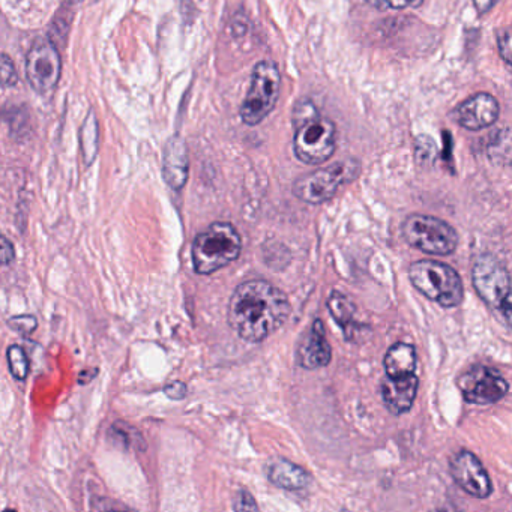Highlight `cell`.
I'll return each mask as SVG.
<instances>
[{"label":"cell","instance_id":"f1b7e54d","mask_svg":"<svg viewBox=\"0 0 512 512\" xmlns=\"http://www.w3.org/2000/svg\"><path fill=\"white\" fill-rule=\"evenodd\" d=\"M233 509H236V511H257L259 506H257L256 500L248 491L241 490L238 496L235 497Z\"/></svg>","mask_w":512,"mask_h":512},{"label":"cell","instance_id":"f546056e","mask_svg":"<svg viewBox=\"0 0 512 512\" xmlns=\"http://www.w3.org/2000/svg\"><path fill=\"white\" fill-rule=\"evenodd\" d=\"M164 392L172 400H182V398L187 397V385L182 382H173L164 388Z\"/></svg>","mask_w":512,"mask_h":512},{"label":"cell","instance_id":"4fadbf2b","mask_svg":"<svg viewBox=\"0 0 512 512\" xmlns=\"http://www.w3.org/2000/svg\"><path fill=\"white\" fill-rule=\"evenodd\" d=\"M418 386L419 380L415 373L400 377L386 376L380 391L389 412L397 416L409 412L418 395Z\"/></svg>","mask_w":512,"mask_h":512},{"label":"cell","instance_id":"44dd1931","mask_svg":"<svg viewBox=\"0 0 512 512\" xmlns=\"http://www.w3.org/2000/svg\"><path fill=\"white\" fill-rule=\"evenodd\" d=\"M7 358L11 374H13L17 380L28 379L31 364H29L28 355H26L23 347L16 346V344L8 347Z\"/></svg>","mask_w":512,"mask_h":512},{"label":"cell","instance_id":"ba28073f","mask_svg":"<svg viewBox=\"0 0 512 512\" xmlns=\"http://www.w3.org/2000/svg\"><path fill=\"white\" fill-rule=\"evenodd\" d=\"M295 128L293 151L299 161L319 166L334 155L337 137L334 122L317 115Z\"/></svg>","mask_w":512,"mask_h":512},{"label":"cell","instance_id":"7c38bea8","mask_svg":"<svg viewBox=\"0 0 512 512\" xmlns=\"http://www.w3.org/2000/svg\"><path fill=\"white\" fill-rule=\"evenodd\" d=\"M499 113L500 107L496 98L481 92L461 103L451 113V118L466 130L481 131L493 125L499 118Z\"/></svg>","mask_w":512,"mask_h":512},{"label":"cell","instance_id":"cb8c5ba5","mask_svg":"<svg viewBox=\"0 0 512 512\" xmlns=\"http://www.w3.org/2000/svg\"><path fill=\"white\" fill-rule=\"evenodd\" d=\"M8 326L14 331L20 332V334H32L35 329L38 328V320L34 316H14L8 320Z\"/></svg>","mask_w":512,"mask_h":512},{"label":"cell","instance_id":"8992f818","mask_svg":"<svg viewBox=\"0 0 512 512\" xmlns=\"http://www.w3.org/2000/svg\"><path fill=\"white\" fill-rule=\"evenodd\" d=\"M281 91V76L271 61L259 62L254 67L247 97L241 106V118L248 127L262 124L277 106Z\"/></svg>","mask_w":512,"mask_h":512},{"label":"cell","instance_id":"83f0119b","mask_svg":"<svg viewBox=\"0 0 512 512\" xmlns=\"http://www.w3.org/2000/svg\"><path fill=\"white\" fill-rule=\"evenodd\" d=\"M16 259L13 242L0 232V266H8Z\"/></svg>","mask_w":512,"mask_h":512},{"label":"cell","instance_id":"8fae6325","mask_svg":"<svg viewBox=\"0 0 512 512\" xmlns=\"http://www.w3.org/2000/svg\"><path fill=\"white\" fill-rule=\"evenodd\" d=\"M451 475L457 485L470 496L487 499L493 484L479 458L470 451H460L451 460Z\"/></svg>","mask_w":512,"mask_h":512},{"label":"cell","instance_id":"52a82bcc","mask_svg":"<svg viewBox=\"0 0 512 512\" xmlns=\"http://www.w3.org/2000/svg\"><path fill=\"white\" fill-rule=\"evenodd\" d=\"M407 244L431 256H449L458 245V233L446 221L430 215L413 214L401 227Z\"/></svg>","mask_w":512,"mask_h":512},{"label":"cell","instance_id":"6da1fadb","mask_svg":"<svg viewBox=\"0 0 512 512\" xmlns=\"http://www.w3.org/2000/svg\"><path fill=\"white\" fill-rule=\"evenodd\" d=\"M289 298L274 284L250 280L236 287L229 304V323L248 343H260L289 319Z\"/></svg>","mask_w":512,"mask_h":512},{"label":"cell","instance_id":"4316f807","mask_svg":"<svg viewBox=\"0 0 512 512\" xmlns=\"http://www.w3.org/2000/svg\"><path fill=\"white\" fill-rule=\"evenodd\" d=\"M497 47H499L500 58L505 61L506 65H511V29L508 26L497 32Z\"/></svg>","mask_w":512,"mask_h":512},{"label":"cell","instance_id":"3957f363","mask_svg":"<svg viewBox=\"0 0 512 512\" xmlns=\"http://www.w3.org/2000/svg\"><path fill=\"white\" fill-rule=\"evenodd\" d=\"M416 290L443 308H454L463 302L464 287L460 275L451 266L436 260H419L409 269Z\"/></svg>","mask_w":512,"mask_h":512},{"label":"cell","instance_id":"ac0fdd59","mask_svg":"<svg viewBox=\"0 0 512 512\" xmlns=\"http://www.w3.org/2000/svg\"><path fill=\"white\" fill-rule=\"evenodd\" d=\"M328 308L335 322L343 328L346 338L349 337L352 326H355L353 317H355L356 307L352 299L340 292H332L328 299Z\"/></svg>","mask_w":512,"mask_h":512},{"label":"cell","instance_id":"5bb4252c","mask_svg":"<svg viewBox=\"0 0 512 512\" xmlns=\"http://www.w3.org/2000/svg\"><path fill=\"white\" fill-rule=\"evenodd\" d=\"M190 172L187 143L181 136H173L167 140L163 157V176L172 190L179 191L185 187Z\"/></svg>","mask_w":512,"mask_h":512},{"label":"cell","instance_id":"9c48e42d","mask_svg":"<svg viewBox=\"0 0 512 512\" xmlns=\"http://www.w3.org/2000/svg\"><path fill=\"white\" fill-rule=\"evenodd\" d=\"M464 400L476 406H490L508 394L505 377L490 367H473L458 380Z\"/></svg>","mask_w":512,"mask_h":512},{"label":"cell","instance_id":"277c9868","mask_svg":"<svg viewBox=\"0 0 512 512\" xmlns=\"http://www.w3.org/2000/svg\"><path fill=\"white\" fill-rule=\"evenodd\" d=\"M472 281L479 298L511 322V280L508 269L491 254H481L473 263Z\"/></svg>","mask_w":512,"mask_h":512},{"label":"cell","instance_id":"7a4b0ae2","mask_svg":"<svg viewBox=\"0 0 512 512\" xmlns=\"http://www.w3.org/2000/svg\"><path fill=\"white\" fill-rule=\"evenodd\" d=\"M242 241L230 223H214L197 235L193 244V265L197 274L209 275L238 259Z\"/></svg>","mask_w":512,"mask_h":512},{"label":"cell","instance_id":"9a60e30c","mask_svg":"<svg viewBox=\"0 0 512 512\" xmlns=\"http://www.w3.org/2000/svg\"><path fill=\"white\" fill-rule=\"evenodd\" d=\"M332 359V349L326 340L325 325L322 320H314L310 332L305 335L298 349V361L307 370L326 367Z\"/></svg>","mask_w":512,"mask_h":512},{"label":"cell","instance_id":"5b68a950","mask_svg":"<svg viewBox=\"0 0 512 512\" xmlns=\"http://www.w3.org/2000/svg\"><path fill=\"white\" fill-rule=\"evenodd\" d=\"M361 163L350 160L338 161L325 169L301 176L293 184V194L302 202L320 205L328 202L340 190L341 185L350 184L358 179Z\"/></svg>","mask_w":512,"mask_h":512},{"label":"cell","instance_id":"7402d4cb","mask_svg":"<svg viewBox=\"0 0 512 512\" xmlns=\"http://www.w3.org/2000/svg\"><path fill=\"white\" fill-rule=\"evenodd\" d=\"M17 82H19V76H17L14 62L11 61L10 56L0 53V86L11 88L16 86Z\"/></svg>","mask_w":512,"mask_h":512},{"label":"cell","instance_id":"603a6c76","mask_svg":"<svg viewBox=\"0 0 512 512\" xmlns=\"http://www.w3.org/2000/svg\"><path fill=\"white\" fill-rule=\"evenodd\" d=\"M371 7L380 11L389 10H406V8H416L424 2V0H365Z\"/></svg>","mask_w":512,"mask_h":512},{"label":"cell","instance_id":"2e32d148","mask_svg":"<svg viewBox=\"0 0 512 512\" xmlns=\"http://www.w3.org/2000/svg\"><path fill=\"white\" fill-rule=\"evenodd\" d=\"M266 476L275 487L287 491H301L308 488L313 478L304 467L286 460V458H272L266 466Z\"/></svg>","mask_w":512,"mask_h":512},{"label":"cell","instance_id":"30bf717a","mask_svg":"<svg viewBox=\"0 0 512 512\" xmlns=\"http://www.w3.org/2000/svg\"><path fill=\"white\" fill-rule=\"evenodd\" d=\"M26 77L38 94H49L61 79L62 62L52 43L35 44L26 56Z\"/></svg>","mask_w":512,"mask_h":512},{"label":"cell","instance_id":"4dcf8cb0","mask_svg":"<svg viewBox=\"0 0 512 512\" xmlns=\"http://www.w3.org/2000/svg\"><path fill=\"white\" fill-rule=\"evenodd\" d=\"M497 2H500V0H473V4H475L476 11L479 14L488 13Z\"/></svg>","mask_w":512,"mask_h":512},{"label":"cell","instance_id":"e0dca14e","mask_svg":"<svg viewBox=\"0 0 512 512\" xmlns=\"http://www.w3.org/2000/svg\"><path fill=\"white\" fill-rule=\"evenodd\" d=\"M418 358L415 347L406 343H397L385 356L386 376L400 377L415 373Z\"/></svg>","mask_w":512,"mask_h":512},{"label":"cell","instance_id":"d4e9b609","mask_svg":"<svg viewBox=\"0 0 512 512\" xmlns=\"http://www.w3.org/2000/svg\"><path fill=\"white\" fill-rule=\"evenodd\" d=\"M436 157V143L427 137H421V140H416V158L424 163H433Z\"/></svg>","mask_w":512,"mask_h":512},{"label":"cell","instance_id":"ffe728a7","mask_svg":"<svg viewBox=\"0 0 512 512\" xmlns=\"http://www.w3.org/2000/svg\"><path fill=\"white\" fill-rule=\"evenodd\" d=\"M110 437L113 442L118 443L121 448L125 449H145V440L142 434L131 427L127 422L118 421L110 428Z\"/></svg>","mask_w":512,"mask_h":512},{"label":"cell","instance_id":"d6986e66","mask_svg":"<svg viewBox=\"0 0 512 512\" xmlns=\"http://www.w3.org/2000/svg\"><path fill=\"white\" fill-rule=\"evenodd\" d=\"M80 142H82L83 160H85L86 166H91L95 158H97L98 145H100L97 116H95V112H92V110L86 116L85 122H83Z\"/></svg>","mask_w":512,"mask_h":512},{"label":"cell","instance_id":"484cf974","mask_svg":"<svg viewBox=\"0 0 512 512\" xmlns=\"http://www.w3.org/2000/svg\"><path fill=\"white\" fill-rule=\"evenodd\" d=\"M317 115H319V113H317L316 107H314V104L311 103V101H299L295 106V112H293V122H295V127H298L302 122L308 121V119L314 118V116Z\"/></svg>","mask_w":512,"mask_h":512},{"label":"cell","instance_id":"1f68e13d","mask_svg":"<svg viewBox=\"0 0 512 512\" xmlns=\"http://www.w3.org/2000/svg\"><path fill=\"white\" fill-rule=\"evenodd\" d=\"M73 4H82L83 0H71Z\"/></svg>","mask_w":512,"mask_h":512}]
</instances>
